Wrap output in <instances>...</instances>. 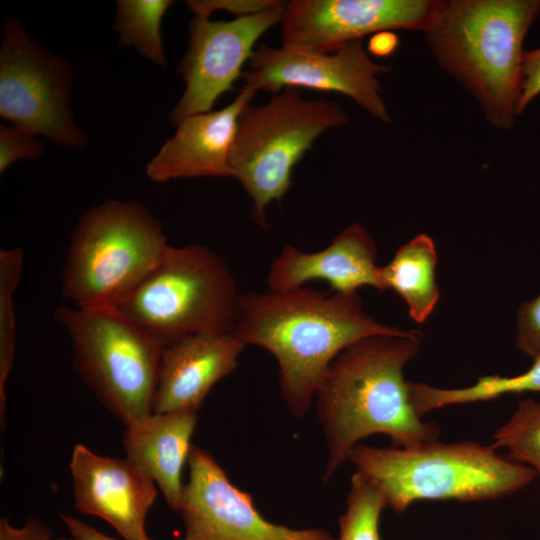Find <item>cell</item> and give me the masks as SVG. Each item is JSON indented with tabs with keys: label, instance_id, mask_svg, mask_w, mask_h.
Here are the masks:
<instances>
[{
	"label": "cell",
	"instance_id": "obj_29",
	"mask_svg": "<svg viewBox=\"0 0 540 540\" xmlns=\"http://www.w3.org/2000/svg\"><path fill=\"white\" fill-rule=\"evenodd\" d=\"M52 531L37 517L27 520L18 528L10 524L7 517L0 520V540H50Z\"/></svg>",
	"mask_w": 540,
	"mask_h": 540
},
{
	"label": "cell",
	"instance_id": "obj_27",
	"mask_svg": "<svg viewBox=\"0 0 540 540\" xmlns=\"http://www.w3.org/2000/svg\"><path fill=\"white\" fill-rule=\"evenodd\" d=\"M279 0H189L186 2L195 15L210 16L217 10H224L236 17L258 14L280 6Z\"/></svg>",
	"mask_w": 540,
	"mask_h": 540
},
{
	"label": "cell",
	"instance_id": "obj_9",
	"mask_svg": "<svg viewBox=\"0 0 540 540\" xmlns=\"http://www.w3.org/2000/svg\"><path fill=\"white\" fill-rule=\"evenodd\" d=\"M73 70L12 17L3 20L0 48V115L14 125L67 148H83L88 137L71 108Z\"/></svg>",
	"mask_w": 540,
	"mask_h": 540
},
{
	"label": "cell",
	"instance_id": "obj_19",
	"mask_svg": "<svg viewBox=\"0 0 540 540\" xmlns=\"http://www.w3.org/2000/svg\"><path fill=\"white\" fill-rule=\"evenodd\" d=\"M436 264L435 243L422 233L400 246L391 261L380 266L386 290L392 289L401 296L415 322H425L438 302Z\"/></svg>",
	"mask_w": 540,
	"mask_h": 540
},
{
	"label": "cell",
	"instance_id": "obj_15",
	"mask_svg": "<svg viewBox=\"0 0 540 540\" xmlns=\"http://www.w3.org/2000/svg\"><path fill=\"white\" fill-rule=\"evenodd\" d=\"M376 259L373 237L354 222L319 251L304 252L284 245L270 265L268 289L290 291L304 287L307 282L321 280L328 283L330 291L338 293H354L366 286L386 291Z\"/></svg>",
	"mask_w": 540,
	"mask_h": 540
},
{
	"label": "cell",
	"instance_id": "obj_3",
	"mask_svg": "<svg viewBox=\"0 0 540 540\" xmlns=\"http://www.w3.org/2000/svg\"><path fill=\"white\" fill-rule=\"evenodd\" d=\"M539 16L540 0L443 1L424 31L441 67L500 129L518 116L523 41Z\"/></svg>",
	"mask_w": 540,
	"mask_h": 540
},
{
	"label": "cell",
	"instance_id": "obj_7",
	"mask_svg": "<svg viewBox=\"0 0 540 540\" xmlns=\"http://www.w3.org/2000/svg\"><path fill=\"white\" fill-rule=\"evenodd\" d=\"M349 121L335 102L305 98L286 87L260 105L241 111L229 154L234 177L250 196L254 220L266 228L265 211L292 185V172L326 131Z\"/></svg>",
	"mask_w": 540,
	"mask_h": 540
},
{
	"label": "cell",
	"instance_id": "obj_23",
	"mask_svg": "<svg viewBox=\"0 0 540 540\" xmlns=\"http://www.w3.org/2000/svg\"><path fill=\"white\" fill-rule=\"evenodd\" d=\"M387 507L382 492L364 476L354 472L346 496V509L339 518L335 540H381L380 516Z\"/></svg>",
	"mask_w": 540,
	"mask_h": 540
},
{
	"label": "cell",
	"instance_id": "obj_28",
	"mask_svg": "<svg viewBox=\"0 0 540 540\" xmlns=\"http://www.w3.org/2000/svg\"><path fill=\"white\" fill-rule=\"evenodd\" d=\"M540 94V47L524 52L517 115L521 114L530 102Z\"/></svg>",
	"mask_w": 540,
	"mask_h": 540
},
{
	"label": "cell",
	"instance_id": "obj_22",
	"mask_svg": "<svg viewBox=\"0 0 540 540\" xmlns=\"http://www.w3.org/2000/svg\"><path fill=\"white\" fill-rule=\"evenodd\" d=\"M23 251L10 248L0 251V418L6 407L5 384L10 374L15 351L16 323L13 296L23 269Z\"/></svg>",
	"mask_w": 540,
	"mask_h": 540
},
{
	"label": "cell",
	"instance_id": "obj_21",
	"mask_svg": "<svg viewBox=\"0 0 540 540\" xmlns=\"http://www.w3.org/2000/svg\"><path fill=\"white\" fill-rule=\"evenodd\" d=\"M174 4L171 0H118L114 29L121 47H133L153 63L166 67L160 33L163 17Z\"/></svg>",
	"mask_w": 540,
	"mask_h": 540
},
{
	"label": "cell",
	"instance_id": "obj_16",
	"mask_svg": "<svg viewBox=\"0 0 540 540\" xmlns=\"http://www.w3.org/2000/svg\"><path fill=\"white\" fill-rule=\"evenodd\" d=\"M256 93L244 84L234 100L222 109L195 114L179 122L174 135L147 163L150 180L234 177L229 154L237 120Z\"/></svg>",
	"mask_w": 540,
	"mask_h": 540
},
{
	"label": "cell",
	"instance_id": "obj_5",
	"mask_svg": "<svg viewBox=\"0 0 540 540\" xmlns=\"http://www.w3.org/2000/svg\"><path fill=\"white\" fill-rule=\"evenodd\" d=\"M162 224L139 202L110 199L87 210L72 233L61 273L75 307L115 309L169 248Z\"/></svg>",
	"mask_w": 540,
	"mask_h": 540
},
{
	"label": "cell",
	"instance_id": "obj_4",
	"mask_svg": "<svg viewBox=\"0 0 540 540\" xmlns=\"http://www.w3.org/2000/svg\"><path fill=\"white\" fill-rule=\"evenodd\" d=\"M402 513L420 500L477 502L504 498L537 476L529 466L476 441L439 440L407 448L355 445L348 460Z\"/></svg>",
	"mask_w": 540,
	"mask_h": 540
},
{
	"label": "cell",
	"instance_id": "obj_14",
	"mask_svg": "<svg viewBox=\"0 0 540 540\" xmlns=\"http://www.w3.org/2000/svg\"><path fill=\"white\" fill-rule=\"evenodd\" d=\"M69 468L74 507L109 523L124 540H150L146 516L157 497L156 484L127 458L73 448Z\"/></svg>",
	"mask_w": 540,
	"mask_h": 540
},
{
	"label": "cell",
	"instance_id": "obj_6",
	"mask_svg": "<svg viewBox=\"0 0 540 540\" xmlns=\"http://www.w3.org/2000/svg\"><path fill=\"white\" fill-rule=\"evenodd\" d=\"M241 294L227 262L209 247L169 246L117 308L163 347L198 334L232 333Z\"/></svg>",
	"mask_w": 540,
	"mask_h": 540
},
{
	"label": "cell",
	"instance_id": "obj_32",
	"mask_svg": "<svg viewBox=\"0 0 540 540\" xmlns=\"http://www.w3.org/2000/svg\"><path fill=\"white\" fill-rule=\"evenodd\" d=\"M57 540H72V539H71V538H68V539H67V538H64V537H60V538H58Z\"/></svg>",
	"mask_w": 540,
	"mask_h": 540
},
{
	"label": "cell",
	"instance_id": "obj_18",
	"mask_svg": "<svg viewBox=\"0 0 540 540\" xmlns=\"http://www.w3.org/2000/svg\"><path fill=\"white\" fill-rule=\"evenodd\" d=\"M197 420L196 411H174L151 413L124 426L122 442L126 458L156 484L168 506L176 512Z\"/></svg>",
	"mask_w": 540,
	"mask_h": 540
},
{
	"label": "cell",
	"instance_id": "obj_24",
	"mask_svg": "<svg viewBox=\"0 0 540 540\" xmlns=\"http://www.w3.org/2000/svg\"><path fill=\"white\" fill-rule=\"evenodd\" d=\"M504 447L511 459L531 467L540 477V402H519L510 418L493 436L491 444Z\"/></svg>",
	"mask_w": 540,
	"mask_h": 540
},
{
	"label": "cell",
	"instance_id": "obj_17",
	"mask_svg": "<svg viewBox=\"0 0 540 540\" xmlns=\"http://www.w3.org/2000/svg\"><path fill=\"white\" fill-rule=\"evenodd\" d=\"M244 344L233 332L198 334L163 348L153 413L196 411L237 367Z\"/></svg>",
	"mask_w": 540,
	"mask_h": 540
},
{
	"label": "cell",
	"instance_id": "obj_20",
	"mask_svg": "<svg viewBox=\"0 0 540 540\" xmlns=\"http://www.w3.org/2000/svg\"><path fill=\"white\" fill-rule=\"evenodd\" d=\"M410 403L422 418L426 413L453 404H468L496 399L506 394L540 392V356L524 373L506 377L486 375L468 387L445 389L408 381Z\"/></svg>",
	"mask_w": 540,
	"mask_h": 540
},
{
	"label": "cell",
	"instance_id": "obj_25",
	"mask_svg": "<svg viewBox=\"0 0 540 540\" xmlns=\"http://www.w3.org/2000/svg\"><path fill=\"white\" fill-rule=\"evenodd\" d=\"M30 130L18 126L0 127V172L18 160H36L44 153L42 143Z\"/></svg>",
	"mask_w": 540,
	"mask_h": 540
},
{
	"label": "cell",
	"instance_id": "obj_31",
	"mask_svg": "<svg viewBox=\"0 0 540 540\" xmlns=\"http://www.w3.org/2000/svg\"><path fill=\"white\" fill-rule=\"evenodd\" d=\"M398 39L391 31L372 35L367 50L377 56H387L397 47Z\"/></svg>",
	"mask_w": 540,
	"mask_h": 540
},
{
	"label": "cell",
	"instance_id": "obj_12",
	"mask_svg": "<svg viewBox=\"0 0 540 540\" xmlns=\"http://www.w3.org/2000/svg\"><path fill=\"white\" fill-rule=\"evenodd\" d=\"M187 463L189 479L177 510L183 540H335L324 529H295L264 518L251 494L234 485L208 451L193 445Z\"/></svg>",
	"mask_w": 540,
	"mask_h": 540
},
{
	"label": "cell",
	"instance_id": "obj_1",
	"mask_svg": "<svg viewBox=\"0 0 540 540\" xmlns=\"http://www.w3.org/2000/svg\"><path fill=\"white\" fill-rule=\"evenodd\" d=\"M368 315L357 292L308 287L241 294L233 333L270 352L279 366L281 395L294 418L303 417L333 360L348 346L376 335L407 337Z\"/></svg>",
	"mask_w": 540,
	"mask_h": 540
},
{
	"label": "cell",
	"instance_id": "obj_11",
	"mask_svg": "<svg viewBox=\"0 0 540 540\" xmlns=\"http://www.w3.org/2000/svg\"><path fill=\"white\" fill-rule=\"evenodd\" d=\"M285 5L228 21L193 17L187 51L177 69L185 89L169 115L172 125L212 111L218 98L233 89L234 82L243 76L244 64L255 52V44L280 24Z\"/></svg>",
	"mask_w": 540,
	"mask_h": 540
},
{
	"label": "cell",
	"instance_id": "obj_30",
	"mask_svg": "<svg viewBox=\"0 0 540 540\" xmlns=\"http://www.w3.org/2000/svg\"><path fill=\"white\" fill-rule=\"evenodd\" d=\"M60 518L70 533L72 540H117L73 516L60 514Z\"/></svg>",
	"mask_w": 540,
	"mask_h": 540
},
{
	"label": "cell",
	"instance_id": "obj_10",
	"mask_svg": "<svg viewBox=\"0 0 540 540\" xmlns=\"http://www.w3.org/2000/svg\"><path fill=\"white\" fill-rule=\"evenodd\" d=\"M389 70L390 66L370 58L363 40L329 52L262 44L255 49L242 77L245 85L257 92L275 94L286 87H303L343 94L372 117L389 123L379 82V76Z\"/></svg>",
	"mask_w": 540,
	"mask_h": 540
},
{
	"label": "cell",
	"instance_id": "obj_8",
	"mask_svg": "<svg viewBox=\"0 0 540 540\" xmlns=\"http://www.w3.org/2000/svg\"><path fill=\"white\" fill-rule=\"evenodd\" d=\"M54 318L72 342L74 367L125 426L153 413L163 346L117 309L60 306Z\"/></svg>",
	"mask_w": 540,
	"mask_h": 540
},
{
	"label": "cell",
	"instance_id": "obj_13",
	"mask_svg": "<svg viewBox=\"0 0 540 540\" xmlns=\"http://www.w3.org/2000/svg\"><path fill=\"white\" fill-rule=\"evenodd\" d=\"M443 1L293 0L280 21L282 46L334 51L364 36L396 29L426 31Z\"/></svg>",
	"mask_w": 540,
	"mask_h": 540
},
{
	"label": "cell",
	"instance_id": "obj_26",
	"mask_svg": "<svg viewBox=\"0 0 540 540\" xmlns=\"http://www.w3.org/2000/svg\"><path fill=\"white\" fill-rule=\"evenodd\" d=\"M516 346L533 360L540 356V294L518 309Z\"/></svg>",
	"mask_w": 540,
	"mask_h": 540
},
{
	"label": "cell",
	"instance_id": "obj_2",
	"mask_svg": "<svg viewBox=\"0 0 540 540\" xmlns=\"http://www.w3.org/2000/svg\"><path fill=\"white\" fill-rule=\"evenodd\" d=\"M422 337L421 331L370 336L345 348L329 366L314 398L327 448L325 483L370 435L385 434L397 448L438 440L439 426L415 413L403 376Z\"/></svg>",
	"mask_w": 540,
	"mask_h": 540
}]
</instances>
